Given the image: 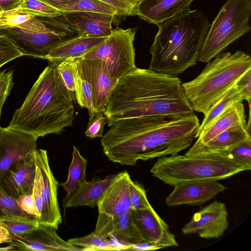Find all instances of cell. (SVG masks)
I'll return each instance as SVG.
<instances>
[{"mask_svg":"<svg viewBox=\"0 0 251 251\" xmlns=\"http://www.w3.org/2000/svg\"><path fill=\"white\" fill-rule=\"evenodd\" d=\"M194 112L178 116H144L113 123L101 145L109 160L134 166L146 161L177 154L189 147L199 130Z\"/></svg>","mask_w":251,"mask_h":251,"instance_id":"1","label":"cell"},{"mask_svg":"<svg viewBox=\"0 0 251 251\" xmlns=\"http://www.w3.org/2000/svg\"><path fill=\"white\" fill-rule=\"evenodd\" d=\"M193 113L178 77L136 67L118 80L104 114L110 126L127 118Z\"/></svg>","mask_w":251,"mask_h":251,"instance_id":"2","label":"cell"},{"mask_svg":"<svg viewBox=\"0 0 251 251\" xmlns=\"http://www.w3.org/2000/svg\"><path fill=\"white\" fill-rule=\"evenodd\" d=\"M75 92L62 81L56 67L50 64L33 85L7 127L31 134L37 139L60 134L72 126Z\"/></svg>","mask_w":251,"mask_h":251,"instance_id":"3","label":"cell"},{"mask_svg":"<svg viewBox=\"0 0 251 251\" xmlns=\"http://www.w3.org/2000/svg\"><path fill=\"white\" fill-rule=\"evenodd\" d=\"M210 25L206 15L198 9H190L160 23L149 50V69L177 76L195 65Z\"/></svg>","mask_w":251,"mask_h":251,"instance_id":"4","label":"cell"},{"mask_svg":"<svg viewBox=\"0 0 251 251\" xmlns=\"http://www.w3.org/2000/svg\"><path fill=\"white\" fill-rule=\"evenodd\" d=\"M193 80L182 83L194 111L206 113L210 107L251 69V57L238 50L216 56Z\"/></svg>","mask_w":251,"mask_h":251,"instance_id":"5","label":"cell"},{"mask_svg":"<svg viewBox=\"0 0 251 251\" xmlns=\"http://www.w3.org/2000/svg\"><path fill=\"white\" fill-rule=\"evenodd\" d=\"M251 169V164L223 152L159 157L150 171L153 176L174 186L188 181L219 180Z\"/></svg>","mask_w":251,"mask_h":251,"instance_id":"6","label":"cell"},{"mask_svg":"<svg viewBox=\"0 0 251 251\" xmlns=\"http://www.w3.org/2000/svg\"><path fill=\"white\" fill-rule=\"evenodd\" d=\"M251 0H226L209 27L198 61L207 63L251 30Z\"/></svg>","mask_w":251,"mask_h":251,"instance_id":"7","label":"cell"},{"mask_svg":"<svg viewBox=\"0 0 251 251\" xmlns=\"http://www.w3.org/2000/svg\"><path fill=\"white\" fill-rule=\"evenodd\" d=\"M136 28H117L100 44L81 58L98 59L105 63L110 75L119 80L136 68L133 42Z\"/></svg>","mask_w":251,"mask_h":251,"instance_id":"8","label":"cell"},{"mask_svg":"<svg viewBox=\"0 0 251 251\" xmlns=\"http://www.w3.org/2000/svg\"><path fill=\"white\" fill-rule=\"evenodd\" d=\"M0 35L9 38L24 56L46 59L65 40V34L50 29L35 17L17 26L0 28Z\"/></svg>","mask_w":251,"mask_h":251,"instance_id":"9","label":"cell"},{"mask_svg":"<svg viewBox=\"0 0 251 251\" xmlns=\"http://www.w3.org/2000/svg\"><path fill=\"white\" fill-rule=\"evenodd\" d=\"M36 169L40 179L41 195L43 208L39 224L51 226L57 229L62 223L57 200L58 181L51 171L47 151L37 149L35 152Z\"/></svg>","mask_w":251,"mask_h":251,"instance_id":"10","label":"cell"},{"mask_svg":"<svg viewBox=\"0 0 251 251\" xmlns=\"http://www.w3.org/2000/svg\"><path fill=\"white\" fill-rule=\"evenodd\" d=\"M227 217L225 204L215 201L195 213L182 231L205 239L218 238L228 227Z\"/></svg>","mask_w":251,"mask_h":251,"instance_id":"11","label":"cell"},{"mask_svg":"<svg viewBox=\"0 0 251 251\" xmlns=\"http://www.w3.org/2000/svg\"><path fill=\"white\" fill-rule=\"evenodd\" d=\"M54 227L39 224L38 227L20 237H12L10 251H82V248L61 238Z\"/></svg>","mask_w":251,"mask_h":251,"instance_id":"12","label":"cell"},{"mask_svg":"<svg viewBox=\"0 0 251 251\" xmlns=\"http://www.w3.org/2000/svg\"><path fill=\"white\" fill-rule=\"evenodd\" d=\"M76 59L92 86L96 113H104L118 80L110 75L105 63L101 60L81 57L76 58Z\"/></svg>","mask_w":251,"mask_h":251,"instance_id":"13","label":"cell"},{"mask_svg":"<svg viewBox=\"0 0 251 251\" xmlns=\"http://www.w3.org/2000/svg\"><path fill=\"white\" fill-rule=\"evenodd\" d=\"M35 152L13 163L0 178L3 190L16 200L32 193L36 168Z\"/></svg>","mask_w":251,"mask_h":251,"instance_id":"14","label":"cell"},{"mask_svg":"<svg viewBox=\"0 0 251 251\" xmlns=\"http://www.w3.org/2000/svg\"><path fill=\"white\" fill-rule=\"evenodd\" d=\"M165 202L169 206L182 204L200 205L223 192L226 187L215 180H193L174 186Z\"/></svg>","mask_w":251,"mask_h":251,"instance_id":"15","label":"cell"},{"mask_svg":"<svg viewBox=\"0 0 251 251\" xmlns=\"http://www.w3.org/2000/svg\"><path fill=\"white\" fill-rule=\"evenodd\" d=\"M132 218L143 241L154 243L160 249L178 246L168 225L152 207L148 209H133Z\"/></svg>","mask_w":251,"mask_h":251,"instance_id":"16","label":"cell"},{"mask_svg":"<svg viewBox=\"0 0 251 251\" xmlns=\"http://www.w3.org/2000/svg\"><path fill=\"white\" fill-rule=\"evenodd\" d=\"M37 138L25 132L1 127L0 132V178L15 162L35 152Z\"/></svg>","mask_w":251,"mask_h":251,"instance_id":"17","label":"cell"},{"mask_svg":"<svg viewBox=\"0 0 251 251\" xmlns=\"http://www.w3.org/2000/svg\"><path fill=\"white\" fill-rule=\"evenodd\" d=\"M132 211L120 216L111 217L99 213L94 232L105 238H112L122 247L143 241L132 218Z\"/></svg>","mask_w":251,"mask_h":251,"instance_id":"18","label":"cell"},{"mask_svg":"<svg viewBox=\"0 0 251 251\" xmlns=\"http://www.w3.org/2000/svg\"><path fill=\"white\" fill-rule=\"evenodd\" d=\"M130 179L127 172L119 173L99 201V213L117 217L133 210L129 198Z\"/></svg>","mask_w":251,"mask_h":251,"instance_id":"19","label":"cell"},{"mask_svg":"<svg viewBox=\"0 0 251 251\" xmlns=\"http://www.w3.org/2000/svg\"><path fill=\"white\" fill-rule=\"evenodd\" d=\"M195 0H141L135 4L133 15L158 25L163 22L190 10Z\"/></svg>","mask_w":251,"mask_h":251,"instance_id":"20","label":"cell"},{"mask_svg":"<svg viewBox=\"0 0 251 251\" xmlns=\"http://www.w3.org/2000/svg\"><path fill=\"white\" fill-rule=\"evenodd\" d=\"M79 36L107 37L112 31L115 16L100 13L73 11L62 14Z\"/></svg>","mask_w":251,"mask_h":251,"instance_id":"21","label":"cell"},{"mask_svg":"<svg viewBox=\"0 0 251 251\" xmlns=\"http://www.w3.org/2000/svg\"><path fill=\"white\" fill-rule=\"evenodd\" d=\"M119 174L109 175L104 179L96 176L90 181H86L72 194L66 196L63 202L64 208L83 205L93 208L97 206L107 188Z\"/></svg>","mask_w":251,"mask_h":251,"instance_id":"22","label":"cell"},{"mask_svg":"<svg viewBox=\"0 0 251 251\" xmlns=\"http://www.w3.org/2000/svg\"><path fill=\"white\" fill-rule=\"evenodd\" d=\"M238 125L247 126L245 107L242 102L232 105L203 130L191 148L205 144L221 132Z\"/></svg>","mask_w":251,"mask_h":251,"instance_id":"23","label":"cell"},{"mask_svg":"<svg viewBox=\"0 0 251 251\" xmlns=\"http://www.w3.org/2000/svg\"><path fill=\"white\" fill-rule=\"evenodd\" d=\"M107 37L77 35L65 40L50 52L46 59L56 66L68 59L81 57L89 50L102 43Z\"/></svg>","mask_w":251,"mask_h":251,"instance_id":"24","label":"cell"},{"mask_svg":"<svg viewBox=\"0 0 251 251\" xmlns=\"http://www.w3.org/2000/svg\"><path fill=\"white\" fill-rule=\"evenodd\" d=\"M251 138L250 131L247 126H234L221 132L205 144L191 148L185 155L227 152L234 146Z\"/></svg>","mask_w":251,"mask_h":251,"instance_id":"25","label":"cell"},{"mask_svg":"<svg viewBox=\"0 0 251 251\" xmlns=\"http://www.w3.org/2000/svg\"><path fill=\"white\" fill-rule=\"evenodd\" d=\"M243 101V100L235 84L213 104L204 115V118L200 125L196 138L228 108L235 103Z\"/></svg>","mask_w":251,"mask_h":251,"instance_id":"26","label":"cell"},{"mask_svg":"<svg viewBox=\"0 0 251 251\" xmlns=\"http://www.w3.org/2000/svg\"><path fill=\"white\" fill-rule=\"evenodd\" d=\"M72 156L67 179L60 184L66 191L67 196L72 194L87 181L86 169L87 160L81 155L75 146L73 147Z\"/></svg>","mask_w":251,"mask_h":251,"instance_id":"27","label":"cell"},{"mask_svg":"<svg viewBox=\"0 0 251 251\" xmlns=\"http://www.w3.org/2000/svg\"><path fill=\"white\" fill-rule=\"evenodd\" d=\"M77 65L78 70L75 79V97L80 106L87 109L89 118H91L97 113L94 106L92 87L77 62Z\"/></svg>","mask_w":251,"mask_h":251,"instance_id":"28","label":"cell"},{"mask_svg":"<svg viewBox=\"0 0 251 251\" xmlns=\"http://www.w3.org/2000/svg\"><path fill=\"white\" fill-rule=\"evenodd\" d=\"M0 223L9 231L12 237H20L37 228L38 220L28 216H8L0 218Z\"/></svg>","mask_w":251,"mask_h":251,"instance_id":"29","label":"cell"},{"mask_svg":"<svg viewBox=\"0 0 251 251\" xmlns=\"http://www.w3.org/2000/svg\"><path fill=\"white\" fill-rule=\"evenodd\" d=\"M70 244L82 248V251H118V247L108 238L99 235L94 231L80 237L69 239Z\"/></svg>","mask_w":251,"mask_h":251,"instance_id":"30","label":"cell"},{"mask_svg":"<svg viewBox=\"0 0 251 251\" xmlns=\"http://www.w3.org/2000/svg\"><path fill=\"white\" fill-rule=\"evenodd\" d=\"M73 11L91 12L114 16H120L119 11L115 7L100 0H77L68 8L65 12Z\"/></svg>","mask_w":251,"mask_h":251,"instance_id":"31","label":"cell"},{"mask_svg":"<svg viewBox=\"0 0 251 251\" xmlns=\"http://www.w3.org/2000/svg\"><path fill=\"white\" fill-rule=\"evenodd\" d=\"M35 17L54 18L61 16L63 13L42 0H23L19 5Z\"/></svg>","mask_w":251,"mask_h":251,"instance_id":"32","label":"cell"},{"mask_svg":"<svg viewBox=\"0 0 251 251\" xmlns=\"http://www.w3.org/2000/svg\"><path fill=\"white\" fill-rule=\"evenodd\" d=\"M35 17L32 14L19 7L0 12V28L17 26Z\"/></svg>","mask_w":251,"mask_h":251,"instance_id":"33","label":"cell"},{"mask_svg":"<svg viewBox=\"0 0 251 251\" xmlns=\"http://www.w3.org/2000/svg\"><path fill=\"white\" fill-rule=\"evenodd\" d=\"M60 76L67 88L75 92V79L78 67L76 58H70L62 61L56 66Z\"/></svg>","mask_w":251,"mask_h":251,"instance_id":"34","label":"cell"},{"mask_svg":"<svg viewBox=\"0 0 251 251\" xmlns=\"http://www.w3.org/2000/svg\"><path fill=\"white\" fill-rule=\"evenodd\" d=\"M130 200L133 209H144L151 208L146 191L142 183L130 180L129 185Z\"/></svg>","mask_w":251,"mask_h":251,"instance_id":"35","label":"cell"},{"mask_svg":"<svg viewBox=\"0 0 251 251\" xmlns=\"http://www.w3.org/2000/svg\"><path fill=\"white\" fill-rule=\"evenodd\" d=\"M14 215L27 216L20 208L16 200L10 197L0 184V218Z\"/></svg>","mask_w":251,"mask_h":251,"instance_id":"36","label":"cell"},{"mask_svg":"<svg viewBox=\"0 0 251 251\" xmlns=\"http://www.w3.org/2000/svg\"><path fill=\"white\" fill-rule=\"evenodd\" d=\"M24 56L15 44L7 37L0 35V68L6 63Z\"/></svg>","mask_w":251,"mask_h":251,"instance_id":"37","label":"cell"},{"mask_svg":"<svg viewBox=\"0 0 251 251\" xmlns=\"http://www.w3.org/2000/svg\"><path fill=\"white\" fill-rule=\"evenodd\" d=\"M108 120L103 113L99 112L89 118L85 134L91 139L102 137L104 126L107 124Z\"/></svg>","mask_w":251,"mask_h":251,"instance_id":"38","label":"cell"},{"mask_svg":"<svg viewBox=\"0 0 251 251\" xmlns=\"http://www.w3.org/2000/svg\"><path fill=\"white\" fill-rule=\"evenodd\" d=\"M13 71L4 70L0 72V110L9 96L13 85Z\"/></svg>","mask_w":251,"mask_h":251,"instance_id":"39","label":"cell"},{"mask_svg":"<svg viewBox=\"0 0 251 251\" xmlns=\"http://www.w3.org/2000/svg\"><path fill=\"white\" fill-rule=\"evenodd\" d=\"M227 152L236 158L251 164V138L234 146Z\"/></svg>","mask_w":251,"mask_h":251,"instance_id":"40","label":"cell"},{"mask_svg":"<svg viewBox=\"0 0 251 251\" xmlns=\"http://www.w3.org/2000/svg\"><path fill=\"white\" fill-rule=\"evenodd\" d=\"M16 201L20 208L27 216L34 217L38 220V213L32 194L23 195Z\"/></svg>","mask_w":251,"mask_h":251,"instance_id":"41","label":"cell"},{"mask_svg":"<svg viewBox=\"0 0 251 251\" xmlns=\"http://www.w3.org/2000/svg\"><path fill=\"white\" fill-rule=\"evenodd\" d=\"M235 86L243 100L251 105V69L245 73L237 81Z\"/></svg>","mask_w":251,"mask_h":251,"instance_id":"42","label":"cell"},{"mask_svg":"<svg viewBox=\"0 0 251 251\" xmlns=\"http://www.w3.org/2000/svg\"><path fill=\"white\" fill-rule=\"evenodd\" d=\"M115 7L120 16L133 15V9L135 3L131 0H100Z\"/></svg>","mask_w":251,"mask_h":251,"instance_id":"43","label":"cell"},{"mask_svg":"<svg viewBox=\"0 0 251 251\" xmlns=\"http://www.w3.org/2000/svg\"><path fill=\"white\" fill-rule=\"evenodd\" d=\"M160 248L154 243L143 241L138 243L124 247L122 251H154Z\"/></svg>","mask_w":251,"mask_h":251,"instance_id":"44","label":"cell"},{"mask_svg":"<svg viewBox=\"0 0 251 251\" xmlns=\"http://www.w3.org/2000/svg\"><path fill=\"white\" fill-rule=\"evenodd\" d=\"M63 13L65 12L68 8L74 4L77 0H42Z\"/></svg>","mask_w":251,"mask_h":251,"instance_id":"45","label":"cell"},{"mask_svg":"<svg viewBox=\"0 0 251 251\" xmlns=\"http://www.w3.org/2000/svg\"><path fill=\"white\" fill-rule=\"evenodd\" d=\"M23 0H0V6L2 11L10 10L19 6Z\"/></svg>","mask_w":251,"mask_h":251,"instance_id":"46","label":"cell"},{"mask_svg":"<svg viewBox=\"0 0 251 251\" xmlns=\"http://www.w3.org/2000/svg\"><path fill=\"white\" fill-rule=\"evenodd\" d=\"M12 241V237L6 228L0 222V244H9Z\"/></svg>","mask_w":251,"mask_h":251,"instance_id":"47","label":"cell"},{"mask_svg":"<svg viewBox=\"0 0 251 251\" xmlns=\"http://www.w3.org/2000/svg\"><path fill=\"white\" fill-rule=\"evenodd\" d=\"M134 3H138L139 1H140L141 0H131Z\"/></svg>","mask_w":251,"mask_h":251,"instance_id":"48","label":"cell"},{"mask_svg":"<svg viewBox=\"0 0 251 251\" xmlns=\"http://www.w3.org/2000/svg\"><path fill=\"white\" fill-rule=\"evenodd\" d=\"M0 115H1V110H0ZM1 128V127L0 126V132Z\"/></svg>","mask_w":251,"mask_h":251,"instance_id":"49","label":"cell"},{"mask_svg":"<svg viewBox=\"0 0 251 251\" xmlns=\"http://www.w3.org/2000/svg\"><path fill=\"white\" fill-rule=\"evenodd\" d=\"M1 11H2V9H1V7H0V12H1Z\"/></svg>","mask_w":251,"mask_h":251,"instance_id":"50","label":"cell"}]
</instances>
